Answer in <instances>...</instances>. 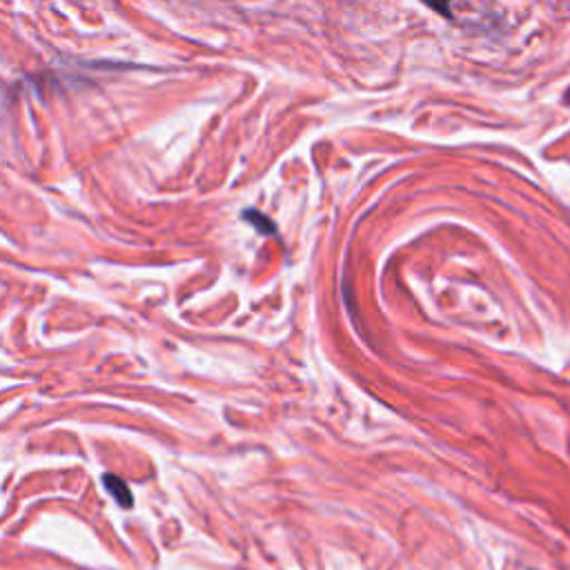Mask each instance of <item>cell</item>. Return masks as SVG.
<instances>
[{"mask_svg":"<svg viewBox=\"0 0 570 570\" xmlns=\"http://www.w3.org/2000/svg\"><path fill=\"white\" fill-rule=\"evenodd\" d=\"M102 483H105V488L109 490V494H111L122 508H129V505L134 503L131 490H129V485H127L122 479H118V476H114V474H107V476L102 479Z\"/></svg>","mask_w":570,"mask_h":570,"instance_id":"obj_1","label":"cell"},{"mask_svg":"<svg viewBox=\"0 0 570 570\" xmlns=\"http://www.w3.org/2000/svg\"><path fill=\"white\" fill-rule=\"evenodd\" d=\"M423 2H428V4H430V7H434V9L445 11V0H423Z\"/></svg>","mask_w":570,"mask_h":570,"instance_id":"obj_2","label":"cell"}]
</instances>
